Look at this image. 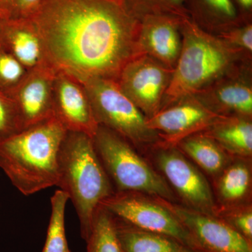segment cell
<instances>
[{"label": "cell", "mask_w": 252, "mask_h": 252, "mask_svg": "<svg viewBox=\"0 0 252 252\" xmlns=\"http://www.w3.org/2000/svg\"><path fill=\"white\" fill-rule=\"evenodd\" d=\"M32 19L50 67L82 83L117 81L142 54L141 19L126 0H45Z\"/></svg>", "instance_id": "1"}, {"label": "cell", "mask_w": 252, "mask_h": 252, "mask_svg": "<svg viewBox=\"0 0 252 252\" xmlns=\"http://www.w3.org/2000/svg\"><path fill=\"white\" fill-rule=\"evenodd\" d=\"M180 30L182 49L161 109L198 94L236 66L252 61V56L203 31L189 18L182 20Z\"/></svg>", "instance_id": "2"}, {"label": "cell", "mask_w": 252, "mask_h": 252, "mask_svg": "<svg viewBox=\"0 0 252 252\" xmlns=\"http://www.w3.org/2000/svg\"><path fill=\"white\" fill-rule=\"evenodd\" d=\"M66 132L52 117L0 140V168L23 195L57 185L58 158Z\"/></svg>", "instance_id": "3"}, {"label": "cell", "mask_w": 252, "mask_h": 252, "mask_svg": "<svg viewBox=\"0 0 252 252\" xmlns=\"http://www.w3.org/2000/svg\"><path fill=\"white\" fill-rule=\"evenodd\" d=\"M58 165L56 186L74 205L81 238L86 241L96 210L115 190L97 157L92 137L86 134L67 131L60 147Z\"/></svg>", "instance_id": "4"}, {"label": "cell", "mask_w": 252, "mask_h": 252, "mask_svg": "<svg viewBox=\"0 0 252 252\" xmlns=\"http://www.w3.org/2000/svg\"><path fill=\"white\" fill-rule=\"evenodd\" d=\"M92 139L115 192H137L177 203L178 198L164 177L128 141L99 125Z\"/></svg>", "instance_id": "5"}, {"label": "cell", "mask_w": 252, "mask_h": 252, "mask_svg": "<svg viewBox=\"0 0 252 252\" xmlns=\"http://www.w3.org/2000/svg\"><path fill=\"white\" fill-rule=\"evenodd\" d=\"M99 126L122 136L136 149L147 151L161 142L147 118L121 89L117 81L93 79L84 83Z\"/></svg>", "instance_id": "6"}, {"label": "cell", "mask_w": 252, "mask_h": 252, "mask_svg": "<svg viewBox=\"0 0 252 252\" xmlns=\"http://www.w3.org/2000/svg\"><path fill=\"white\" fill-rule=\"evenodd\" d=\"M157 170L182 205L218 217L219 205L210 183L200 170L177 148L162 142L148 149Z\"/></svg>", "instance_id": "7"}, {"label": "cell", "mask_w": 252, "mask_h": 252, "mask_svg": "<svg viewBox=\"0 0 252 252\" xmlns=\"http://www.w3.org/2000/svg\"><path fill=\"white\" fill-rule=\"evenodd\" d=\"M99 206L134 226L167 235L201 252L188 230L158 198L137 192H115Z\"/></svg>", "instance_id": "8"}, {"label": "cell", "mask_w": 252, "mask_h": 252, "mask_svg": "<svg viewBox=\"0 0 252 252\" xmlns=\"http://www.w3.org/2000/svg\"><path fill=\"white\" fill-rule=\"evenodd\" d=\"M172 72L173 69L142 54L126 64L117 81L147 119L161 110Z\"/></svg>", "instance_id": "9"}, {"label": "cell", "mask_w": 252, "mask_h": 252, "mask_svg": "<svg viewBox=\"0 0 252 252\" xmlns=\"http://www.w3.org/2000/svg\"><path fill=\"white\" fill-rule=\"evenodd\" d=\"M191 97L220 117L252 119V61L236 66Z\"/></svg>", "instance_id": "10"}, {"label": "cell", "mask_w": 252, "mask_h": 252, "mask_svg": "<svg viewBox=\"0 0 252 252\" xmlns=\"http://www.w3.org/2000/svg\"><path fill=\"white\" fill-rule=\"evenodd\" d=\"M180 220L203 252H252L250 243L220 217L158 198Z\"/></svg>", "instance_id": "11"}, {"label": "cell", "mask_w": 252, "mask_h": 252, "mask_svg": "<svg viewBox=\"0 0 252 252\" xmlns=\"http://www.w3.org/2000/svg\"><path fill=\"white\" fill-rule=\"evenodd\" d=\"M221 117L212 112L193 97L182 99L147 119L162 143L177 146L181 140L204 132Z\"/></svg>", "instance_id": "12"}, {"label": "cell", "mask_w": 252, "mask_h": 252, "mask_svg": "<svg viewBox=\"0 0 252 252\" xmlns=\"http://www.w3.org/2000/svg\"><path fill=\"white\" fill-rule=\"evenodd\" d=\"M53 113L67 131L93 137L98 127L84 83L64 72L55 74Z\"/></svg>", "instance_id": "13"}, {"label": "cell", "mask_w": 252, "mask_h": 252, "mask_svg": "<svg viewBox=\"0 0 252 252\" xmlns=\"http://www.w3.org/2000/svg\"><path fill=\"white\" fill-rule=\"evenodd\" d=\"M56 72L49 67L29 71L8 96L17 105L23 130L54 117L53 90Z\"/></svg>", "instance_id": "14"}, {"label": "cell", "mask_w": 252, "mask_h": 252, "mask_svg": "<svg viewBox=\"0 0 252 252\" xmlns=\"http://www.w3.org/2000/svg\"><path fill=\"white\" fill-rule=\"evenodd\" d=\"M182 20L166 15L143 16L139 34L141 53L174 69L182 49Z\"/></svg>", "instance_id": "15"}, {"label": "cell", "mask_w": 252, "mask_h": 252, "mask_svg": "<svg viewBox=\"0 0 252 252\" xmlns=\"http://www.w3.org/2000/svg\"><path fill=\"white\" fill-rule=\"evenodd\" d=\"M0 45L28 71L51 67L46 61L40 34L32 18L0 19Z\"/></svg>", "instance_id": "16"}, {"label": "cell", "mask_w": 252, "mask_h": 252, "mask_svg": "<svg viewBox=\"0 0 252 252\" xmlns=\"http://www.w3.org/2000/svg\"><path fill=\"white\" fill-rule=\"evenodd\" d=\"M190 19L202 30L218 36L246 22L232 0H185Z\"/></svg>", "instance_id": "17"}, {"label": "cell", "mask_w": 252, "mask_h": 252, "mask_svg": "<svg viewBox=\"0 0 252 252\" xmlns=\"http://www.w3.org/2000/svg\"><path fill=\"white\" fill-rule=\"evenodd\" d=\"M113 218L124 252H201L171 237L141 229L117 217Z\"/></svg>", "instance_id": "18"}, {"label": "cell", "mask_w": 252, "mask_h": 252, "mask_svg": "<svg viewBox=\"0 0 252 252\" xmlns=\"http://www.w3.org/2000/svg\"><path fill=\"white\" fill-rule=\"evenodd\" d=\"M203 132L231 157L252 158V122L250 118L221 117Z\"/></svg>", "instance_id": "19"}, {"label": "cell", "mask_w": 252, "mask_h": 252, "mask_svg": "<svg viewBox=\"0 0 252 252\" xmlns=\"http://www.w3.org/2000/svg\"><path fill=\"white\" fill-rule=\"evenodd\" d=\"M216 178L219 207L248 203L246 200L250 197L252 187V169L249 159H233Z\"/></svg>", "instance_id": "20"}, {"label": "cell", "mask_w": 252, "mask_h": 252, "mask_svg": "<svg viewBox=\"0 0 252 252\" xmlns=\"http://www.w3.org/2000/svg\"><path fill=\"white\" fill-rule=\"evenodd\" d=\"M177 147L203 171L215 178L233 160L231 156L203 132L188 136L181 140Z\"/></svg>", "instance_id": "21"}, {"label": "cell", "mask_w": 252, "mask_h": 252, "mask_svg": "<svg viewBox=\"0 0 252 252\" xmlns=\"http://www.w3.org/2000/svg\"><path fill=\"white\" fill-rule=\"evenodd\" d=\"M86 242V252H124L116 233L114 218L102 206H99L94 213Z\"/></svg>", "instance_id": "22"}, {"label": "cell", "mask_w": 252, "mask_h": 252, "mask_svg": "<svg viewBox=\"0 0 252 252\" xmlns=\"http://www.w3.org/2000/svg\"><path fill=\"white\" fill-rule=\"evenodd\" d=\"M69 196L63 190H56L51 198V214L47 235L41 252H71L66 238L64 215Z\"/></svg>", "instance_id": "23"}, {"label": "cell", "mask_w": 252, "mask_h": 252, "mask_svg": "<svg viewBox=\"0 0 252 252\" xmlns=\"http://www.w3.org/2000/svg\"><path fill=\"white\" fill-rule=\"evenodd\" d=\"M139 18L148 15H166L182 18H189L185 0H126Z\"/></svg>", "instance_id": "24"}, {"label": "cell", "mask_w": 252, "mask_h": 252, "mask_svg": "<svg viewBox=\"0 0 252 252\" xmlns=\"http://www.w3.org/2000/svg\"><path fill=\"white\" fill-rule=\"evenodd\" d=\"M29 71L0 45V91L8 94L24 79Z\"/></svg>", "instance_id": "25"}, {"label": "cell", "mask_w": 252, "mask_h": 252, "mask_svg": "<svg viewBox=\"0 0 252 252\" xmlns=\"http://www.w3.org/2000/svg\"><path fill=\"white\" fill-rule=\"evenodd\" d=\"M218 217L242 236L252 243V207L248 203L236 206L219 207Z\"/></svg>", "instance_id": "26"}, {"label": "cell", "mask_w": 252, "mask_h": 252, "mask_svg": "<svg viewBox=\"0 0 252 252\" xmlns=\"http://www.w3.org/2000/svg\"><path fill=\"white\" fill-rule=\"evenodd\" d=\"M23 130L22 121L14 99L0 91V140Z\"/></svg>", "instance_id": "27"}, {"label": "cell", "mask_w": 252, "mask_h": 252, "mask_svg": "<svg viewBox=\"0 0 252 252\" xmlns=\"http://www.w3.org/2000/svg\"><path fill=\"white\" fill-rule=\"evenodd\" d=\"M45 0H0V19L32 18Z\"/></svg>", "instance_id": "28"}, {"label": "cell", "mask_w": 252, "mask_h": 252, "mask_svg": "<svg viewBox=\"0 0 252 252\" xmlns=\"http://www.w3.org/2000/svg\"><path fill=\"white\" fill-rule=\"evenodd\" d=\"M228 45L252 55V22L243 23L218 35Z\"/></svg>", "instance_id": "29"}, {"label": "cell", "mask_w": 252, "mask_h": 252, "mask_svg": "<svg viewBox=\"0 0 252 252\" xmlns=\"http://www.w3.org/2000/svg\"><path fill=\"white\" fill-rule=\"evenodd\" d=\"M239 14L246 22H252V0H232Z\"/></svg>", "instance_id": "30"}]
</instances>
